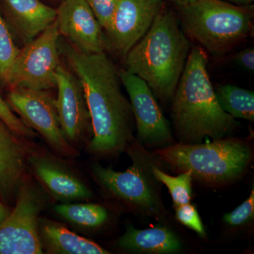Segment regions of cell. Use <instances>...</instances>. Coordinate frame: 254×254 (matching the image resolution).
I'll return each mask as SVG.
<instances>
[{
	"instance_id": "cell-28",
	"label": "cell",
	"mask_w": 254,
	"mask_h": 254,
	"mask_svg": "<svg viewBox=\"0 0 254 254\" xmlns=\"http://www.w3.org/2000/svg\"><path fill=\"white\" fill-rule=\"evenodd\" d=\"M10 212L9 209L5 206L2 202L0 201V224L5 219L7 218L9 215Z\"/></svg>"
},
{
	"instance_id": "cell-16",
	"label": "cell",
	"mask_w": 254,
	"mask_h": 254,
	"mask_svg": "<svg viewBox=\"0 0 254 254\" xmlns=\"http://www.w3.org/2000/svg\"><path fill=\"white\" fill-rule=\"evenodd\" d=\"M10 23L23 46L55 22L57 9L41 0H3Z\"/></svg>"
},
{
	"instance_id": "cell-12",
	"label": "cell",
	"mask_w": 254,
	"mask_h": 254,
	"mask_svg": "<svg viewBox=\"0 0 254 254\" xmlns=\"http://www.w3.org/2000/svg\"><path fill=\"white\" fill-rule=\"evenodd\" d=\"M55 22L60 36L78 51L93 54L108 49L103 28L84 0H63Z\"/></svg>"
},
{
	"instance_id": "cell-25",
	"label": "cell",
	"mask_w": 254,
	"mask_h": 254,
	"mask_svg": "<svg viewBox=\"0 0 254 254\" xmlns=\"http://www.w3.org/2000/svg\"><path fill=\"white\" fill-rule=\"evenodd\" d=\"M254 215V188L253 186L249 198L231 213L226 214L224 216V220L230 226L238 227L250 221L252 219H253Z\"/></svg>"
},
{
	"instance_id": "cell-4",
	"label": "cell",
	"mask_w": 254,
	"mask_h": 254,
	"mask_svg": "<svg viewBox=\"0 0 254 254\" xmlns=\"http://www.w3.org/2000/svg\"><path fill=\"white\" fill-rule=\"evenodd\" d=\"M182 28L210 54L222 55L253 31V6L223 0H195L177 5Z\"/></svg>"
},
{
	"instance_id": "cell-21",
	"label": "cell",
	"mask_w": 254,
	"mask_h": 254,
	"mask_svg": "<svg viewBox=\"0 0 254 254\" xmlns=\"http://www.w3.org/2000/svg\"><path fill=\"white\" fill-rule=\"evenodd\" d=\"M153 174L159 182L168 187L175 208L190 203L191 198L192 175L189 172H183L179 176H170L154 166Z\"/></svg>"
},
{
	"instance_id": "cell-11",
	"label": "cell",
	"mask_w": 254,
	"mask_h": 254,
	"mask_svg": "<svg viewBox=\"0 0 254 254\" xmlns=\"http://www.w3.org/2000/svg\"><path fill=\"white\" fill-rule=\"evenodd\" d=\"M164 6V0H119L113 26L105 36L108 48L125 58L145 36Z\"/></svg>"
},
{
	"instance_id": "cell-9",
	"label": "cell",
	"mask_w": 254,
	"mask_h": 254,
	"mask_svg": "<svg viewBox=\"0 0 254 254\" xmlns=\"http://www.w3.org/2000/svg\"><path fill=\"white\" fill-rule=\"evenodd\" d=\"M8 97L20 119L41 134L53 149L65 156L76 155V150L64 134L55 99L50 93L43 90L11 88Z\"/></svg>"
},
{
	"instance_id": "cell-14",
	"label": "cell",
	"mask_w": 254,
	"mask_h": 254,
	"mask_svg": "<svg viewBox=\"0 0 254 254\" xmlns=\"http://www.w3.org/2000/svg\"><path fill=\"white\" fill-rule=\"evenodd\" d=\"M28 161L37 177L55 199L72 203L93 196L86 185L56 159L48 155H32Z\"/></svg>"
},
{
	"instance_id": "cell-19",
	"label": "cell",
	"mask_w": 254,
	"mask_h": 254,
	"mask_svg": "<svg viewBox=\"0 0 254 254\" xmlns=\"http://www.w3.org/2000/svg\"><path fill=\"white\" fill-rule=\"evenodd\" d=\"M219 104L234 118L254 122V93L235 85H218L214 88Z\"/></svg>"
},
{
	"instance_id": "cell-18",
	"label": "cell",
	"mask_w": 254,
	"mask_h": 254,
	"mask_svg": "<svg viewBox=\"0 0 254 254\" xmlns=\"http://www.w3.org/2000/svg\"><path fill=\"white\" fill-rule=\"evenodd\" d=\"M40 236L43 248L53 254H108L95 242L78 236L55 222L40 221Z\"/></svg>"
},
{
	"instance_id": "cell-15",
	"label": "cell",
	"mask_w": 254,
	"mask_h": 254,
	"mask_svg": "<svg viewBox=\"0 0 254 254\" xmlns=\"http://www.w3.org/2000/svg\"><path fill=\"white\" fill-rule=\"evenodd\" d=\"M26 171L24 146L18 135L0 118V197L3 201L16 198Z\"/></svg>"
},
{
	"instance_id": "cell-8",
	"label": "cell",
	"mask_w": 254,
	"mask_h": 254,
	"mask_svg": "<svg viewBox=\"0 0 254 254\" xmlns=\"http://www.w3.org/2000/svg\"><path fill=\"white\" fill-rule=\"evenodd\" d=\"M60 32L56 23L25 45L15 60L8 81L11 88L47 91L56 87L59 66Z\"/></svg>"
},
{
	"instance_id": "cell-20",
	"label": "cell",
	"mask_w": 254,
	"mask_h": 254,
	"mask_svg": "<svg viewBox=\"0 0 254 254\" xmlns=\"http://www.w3.org/2000/svg\"><path fill=\"white\" fill-rule=\"evenodd\" d=\"M54 209L66 221L84 228L102 226L108 218L106 209L94 203H63Z\"/></svg>"
},
{
	"instance_id": "cell-13",
	"label": "cell",
	"mask_w": 254,
	"mask_h": 254,
	"mask_svg": "<svg viewBox=\"0 0 254 254\" xmlns=\"http://www.w3.org/2000/svg\"><path fill=\"white\" fill-rule=\"evenodd\" d=\"M55 79L58 97L55 103L62 129L68 141H77L91 126L83 85L74 73L61 65L57 69Z\"/></svg>"
},
{
	"instance_id": "cell-24",
	"label": "cell",
	"mask_w": 254,
	"mask_h": 254,
	"mask_svg": "<svg viewBox=\"0 0 254 254\" xmlns=\"http://www.w3.org/2000/svg\"><path fill=\"white\" fill-rule=\"evenodd\" d=\"M0 118L18 136L33 138L36 136L32 128L28 127L21 119L11 111L7 103L0 95Z\"/></svg>"
},
{
	"instance_id": "cell-23",
	"label": "cell",
	"mask_w": 254,
	"mask_h": 254,
	"mask_svg": "<svg viewBox=\"0 0 254 254\" xmlns=\"http://www.w3.org/2000/svg\"><path fill=\"white\" fill-rule=\"evenodd\" d=\"M91 8L101 27L106 34L109 33L113 26L114 16L119 0H84Z\"/></svg>"
},
{
	"instance_id": "cell-10",
	"label": "cell",
	"mask_w": 254,
	"mask_h": 254,
	"mask_svg": "<svg viewBox=\"0 0 254 254\" xmlns=\"http://www.w3.org/2000/svg\"><path fill=\"white\" fill-rule=\"evenodd\" d=\"M120 76L128 95L140 143L147 146L161 148L173 144L170 123L162 113L148 85L125 69H120Z\"/></svg>"
},
{
	"instance_id": "cell-30",
	"label": "cell",
	"mask_w": 254,
	"mask_h": 254,
	"mask_svg": "<svg viewBox=\"0 0 254 254\" xmlns=\"http://www.w3.org/2000/svg\"><path fill=\"white\" fill-rule=\"evenodd\" d=\"M171 1L177 5H185L193 2L195 0H171Z\"/></svg>"
},
{
	"instance_id": "cell-29",
	"label": "cell",
	"mask_w": 254,
	"mask_h": 254,
	"mask_svg": "<svg viewBox=\"0 0 254 254\" xmlns=\"http://www.w3.org/2000/svg\"><path fill=\"white\" fill-rule=\"evenodd\" d=\"M223 1L239 5V6H249L254 2V0H223Z\"/></svg>"
},
{
	"instance_id": "cell-27",
	"label": "cell",
	"mask_w": 254,
	"mask_h": 254,
	"mask_svg": "<svg viewBox=\"0 0 254 254\" xmlns=\"http://www.w3.org/2000/svg\"><path fill=\"white\" fill-rule=\"evenodd\" d=\"M235 61L240 66L250 71H254V49L253 47L241 50L235 56Z\"/></svg>"
},
{
	"instance_id": "cell-17",
	"label": "cell",
	"mask_w": 254,
	"mask_h": 254,
	"mask_svg": "<svg viewBox=\"0 0 254 254\" xmlns=\"http://www.w3.org/2000/svg\"><path fill=\"white\" fill-rule=\"evenodd\" d=\"M118 246L123 250L141 254H174L182 249L180 239L168 228L155 227L139 230L131 225L119 238Z\"/></svg>"
},
{
	"instance_id": "cell-2",
	"label": "cell",
	"mask_w": 254,
	"mask_h": 254,
	"mask_svg": "<svg viewBox=\"0 0 254 254\" xmlns=\"http://www.w3.org/2000/svg\"><path fill=\"white\" fill-rule=\"evenodd\" d=\"M207 64L205 50L191 48L172 100V120L182 143H200L205 137L220 139L240 125L219 104Z\"/></svg>"
},
{
	"instance_id": "cell-7",
	"label": "cell",
	"mask_w": 254,
	"mask_h": 254,
	"mask_svg": "<svg viewBox=\"0 0 254 254\" xmlns=\"http://www.w3.org/2000/svg\"><path fill=\"white\" fill-rule=\"evenodd\" d=\"M46 202L41 190L23 182L14 208L0 224V254H43L39 216Z\"/></svg>"
},
{
	"instance_id": "cell-3",
	"label": "cell",
	"mask_w": 254,
	"mask_h": 254,
	"mask_svg": "<svg viewBox=\"0 0 254 254\" xmlns=\"http://www.w3.org/2000/svg\"><path fill=\"white\" fill-rule=\"evenodd\" d=\"M190 49L178 16L164 6L145 36L124 58L125 70L143 79L161 101L169 102L173 100Z\"/></svg>"
},
{
	"instance_id": "cell-6",
	"label": "cell",
	"mask_w": 254,
	"mask_h": 254,
	"mask_svg": "<svg viewBox=\"0 0 254 254\" xmlns=\"http://www.w3.org/2000/svg\"><path fill=\"white\" fill-rule=\"evenodd\" d=\"M130 147L133 163L126 171L118 172L96 164L93 173L105 191L123 203L143 214L160 215L163 209L160 195L155 187L153 157L138 143Z\"/></svg>"
},
{
	"instance_id": "cell-26",
	"label": "cell",
	"mask_w": 254,
	"mask_h": 254,
	"mask_svg": "<svg viewBox=\"0 0 254 254\" xmlns=\"http://www.w3.org/2000/svg\"><path fill=\"white\" fill-rule=\"evenodd\" d=\"M176 218L180 223L193 230L199 236L205 237V229L199 215L195 207L190 203L177 207Z\"/></svg>"
},
{
	"instance_id": "cell-22",
	"label": "cell",
	"mask_w": 254,
	"mask_h": 254,
	"mask_svg": "<svg viewBox=\"0 0 254 254\" xmlns=\"http://www.w3.org/2000/svg\"><path fill=\"white\" fill-rule=\"evenodd\" d=\"M19 50L0 11V81L4 84H8L10 73Z\"/></svg>"
},
{
	"instance_id": "cell-5",
	"label": "cell",
	"mask_w": 254,
	"mask_h": 254,
	"mask_svg": "<svg viewBox=\"0 0 254 254\" xmlns=\"http://www.w3.org/2000/svg\"><path fill=\"white\" fill-rule=\"evenodd\" d=\"M155 154L200 182L220 185L234 181L246 173L252 161V150L242 140L220 138L203 144H172L155 150Z\"/></svg>"
},
{
	"instance_id": "cell-1",
	"label": "cell",
	"mask_w": 254,
	"mask_h": 254,
	"mask_svg": "<svg viewBox=\"0 0 254 254\" xmlns=\"http://www.w3.org/2000/svg\"><path fill=\"white\" fill-rule=\"evenodd\" d=\"M60 48L84 89L93 133L88 150L105 156L126 150L133 140L134 119L120 70L105 52L87 54L70 44Z\"/></svg>"
}]
</instances>
